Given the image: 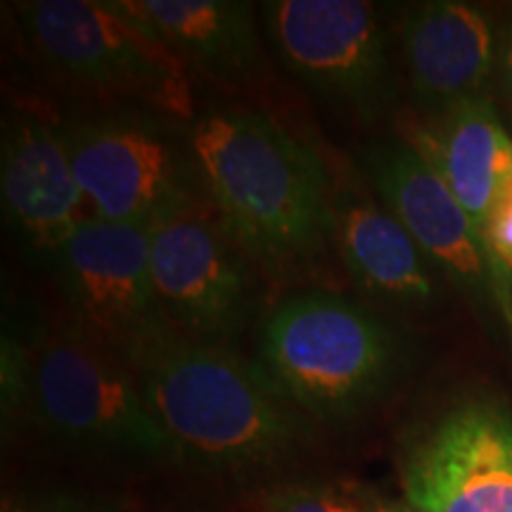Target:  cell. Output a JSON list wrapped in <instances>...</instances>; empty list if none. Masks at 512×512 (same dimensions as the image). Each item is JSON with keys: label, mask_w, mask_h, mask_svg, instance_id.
<instances>
[{"label": "cell", "mask_w": 512, "mask_h": 512, "mask_svg": "<svg viewBox=\"0 0 512 512\" xmlns=\"http://www.w3.org/2000/svg\"><path fill=\"white\" fill-rule=\"evenodd\" d=\"M339 252L363 290L394 304H430L434 283L425 254L392 211L351 202L337 214Z\"/></svg>", "instance_id": "cell-16"}, {"label": "cell", "mask_w": 512, "mask_h": 512, "mask_svg": "<svg viewBox=\"0 0 512 512\" xmlns=\"http://www.w3.org/2000/svg\"><path fill=\"white\" fill-rule=\"evenodd\" d=\"M261 363L299 411L347 418L380 399L401 366L394 332L330 292L290 297L261 330Z\"/></svg>", "instance_id": "cell-4"}, {"label": "cell", "mask_w": 512, "mask_h": 512, "mask_svg": "<svg viewBox=\"0 0 512 512\" xmlns=\"http://www.w3.org/2000/svg\"><path fill=\"white\" fill-rule=\"evenodd\" d=\"M0 512H117V508L95 498L48 491V494L5 496Z\"/></svg>", "instance_id": "cell-18"}, {"label": "cell", "mask_w": 512, "mask_h": 512, "mask_svg": "<svg viewBox=\"0 0 512 512\" xmlns=\"http://www.w3.org/2000/svg\"><path fill=\"white\" fill-rule=\"evenodd\" d=\"M126 15L155 31L183 62L235 79L254 67L252 5L233 0H114Z\"/></svg>", "instance_id": "cell-15"}, {"label": "cell", "mask_w": 512, "mask_h": 512, "mask_svg": "<svg viewBox=\"0 0 512 512\" xmlns=\"http://www.w3.org/2000/svg\"><path fill=\"white\" fill-rule=\"evenodd\" d=\"M413 93L437 114L484 98L498 62V46L482 10L456 0L425 3L401 29Z\"/></svg>", "instance_id": "cell-12"}, {"label": "cell", "mask_w": 512, "mask_h": 512, "mask_svg": "<svg viewBox=\"0 0 512 512\" xmlns=\"http://www.w3.org/2000/svg\"><path fill=\"white\" fill-rule=\"evenodd\" d=\"M3 408H27L50 437L140 458H176L126 361L81 328L62 330L34 354L5 342Z\"/></svg>", "instance_id": "cell-3"}, {"label": "cell", "mask_w": 512, "mask_h": 512, "mask_svg": "<svg viewBox=\"0 0 512 512\" xmlns=\"http://www.w3.org/2000/svg\"><path fill=\"white\" fill-rule=\"evenodd\" d=\"M0 190L5 219L50 254L81 221L83 192L64 133L31 114L5 128Z\"/></svg>", "instance_id": "cell-13"}, {"label": "cell", "mask_w": 512, "mask_h": 512, "mask_svg": "<svg viewBox=\"0 0 512 512\" xmlns=\"http://www.w3.org/2000/svg\"><path fill=\"white\" fill-rule=\"evenodd\" d=\"M486 245L512 271V178L498 195L484 233Z\"/></svg>", "instance_id": "cell-19"}, {"label": "cell", "mask_w": 512, "mask_h": 512, "mask_svg": "<svg viewBox=\"0 0 512 512\" xmlns=\"http://www.w3.org/2000/svg\"><path fill=\"white\" fill-rule=\"evenodd\" d=\"M190 150L228 233L271 271L311 261L337 228L320 157L264 114H209Z\"/></svg>", "instance_id": "cell-2"}, {"label": "cell", "mask_w": 512, "mask_h": 512, "mask_svg": "<svg viewBox=\"0 0 512 512\" xmlns=\"http://www.w3.org/2000/svg\"><path fill=\"white\" fill-rule=\"evenodd\" d=\"M444 178L484 238L494 204L512 178V140L494 102L475 98L441 112L437 124L408 140Z\"/></svg>", "instance_id": "cell-14"}, {"label": "cell", "mask_w": 512, "mask_h": 512, "mask_svg": "<svg viewBox=\"0 0 512 512\" xmlns=\"http://www.w3.org/2000/svg\"><path fill=\"white\" fill-rule=\"evenodd\" d=\"M356 496L361 498L366 512H425V510H420L418 505H413L411 501H408V498L384 496V494H380V491L370 489V486L356 489Z\"/></svg>", "instance_id": "cell-20"}, {"label": "cell", "mask_w": 512, "mask_h": 512, "mask_svg": "<svg viewBox=\"0 0 512 512\" xmlns=\"http://www.w3.org/2000/svg\"><path fill=\"white\" fill-rule=\"evenodd\" d=\"M76 183L95 219L150 226L192 197L188 166L157 128L133 121H86L64 128Z\"/></svg>", "instance_id": "cell-11"}, {"label": "cell", "mask_w": 512, "mask_h": 512, "mask_svg": "<svg viewBox=\"0 0 512 512\" xmlns=\"http://www.w3.org/2000/svg\"><path fill=\"white\" fill-rule=\"evenodd\" d=\"M126 366L176 458L219 470H259L292 456L309 437L302 411L264 370L169 325L138 344Z\"/></svg>", "instance_id": "cell-1"}, {"label": "cell", "mask_w": 512, "mask_h": 512, "mask_svg": "<svg viewBox=\"0 0 512 512\" xmlns=\"http://www.w3.org/2000/svg\"><path fill=\"white\" fill-rule=\"evenodd\" d=\"M363 166L420 252L479 311L501 313L512 342V271L491 252L444 178L408 140L370 145Z\"/></svg>", "instance_id": "cell-6"}, {"label": "cell", "mask_w": 512, "mask_h": 512, "mask_svg": "<svg viewBox=\"0 0 512 512\" xmlns=\"http://www.w3.org/2000/svg\"><path fill=\"white\" fill-rule=\"evenodd\" d=\"M403 498L425 512H512V411L467 396L403 439Z\"/></svg>", "instance_id": "cell-7"}, {"label": "cell", "mask_w": 512, "mask_h": 512, "mask_svg": "<svg viewBox=\"0 0 512 512\" xmlns=\"http://www.w3.org/2000/svg\"><path fill=\"white\" fill-rule=\"evenodd\" d=\"M17 15L43 60L67 81L176 119L195 114L188 64L114 0H31L17 5Z\"/></svg>", "instance_id": "cell-5"}, {"label": "cell", "mask_w": 512, "mask_h": 512, "mask_svg": "<svg viewBox=\"0 0 512 512\" xmlns=\"http://www.w3.org/2000/svg\"><path fill=\"white\" fill-rule=\"evenodd\" d=\"M264 512H366L356 491L335 486H283L266 496Z\"/></svg>", "instance_id": "cell-17"}, {"label": "cell", "mask_w": 512, "mask_h": 512, "mask_svg": "<svg viewBox=\"0 0 512 512\" xmlns=\"http://www.w3.org/2000/svg\"><path fill=\"white\" fill-rule=\"evenodd\" d=\"M240 249L221 216L197 200L152 228V292L171 330L214 344L245 323L252 278Z\"/></svg>", "instance_id": "cell-8"}, {"label": "cell", "mask_w": 512, "mask_h": 512, "mask_svg": "<svg viewBox=\"0 0 512 512\" xmlns=\"http://www.w3.org/2000/svg\"><path fill=\"white\" fill-rule=\"evenodd\" d=\"M266 27L287 69L325 98L373 119L387 100V43L363 0H275Z\"/></svg>", "instance_id": "cell-10"}, {"label": "cell", "mask_w": 512, "mask_h": 512, "mask_svg": "<svg viewBox=\"0 0 512 512\" xmlns=\"http://www.w3.org/2000/svg\"><path fill=\"white\" fill-rule=\"evenodd\" d=\"M498 62H501V76H503V86L508 91L510 100H512V24L505 31L501 50H498Z\"/></svg>", "instance_id": "cell-21"}, {"label": "cell", "mask_w": 512, "mask_h": 512, "mask_svg": "<svg viewBox=\"0 0 512 512\" xmlns=\"http://www.w3.org/2000/svg\"><path fill=\"white\" fill-rule=\"evenodd\" d=\"M150 247V226L81 219L53 252L76 328L124 361L166 328L152 292Z\"/></svg>", "instance_id": "cell-9"}]
</instances>
